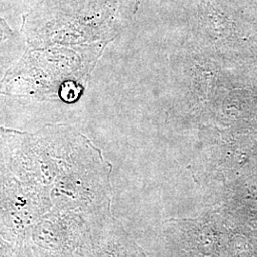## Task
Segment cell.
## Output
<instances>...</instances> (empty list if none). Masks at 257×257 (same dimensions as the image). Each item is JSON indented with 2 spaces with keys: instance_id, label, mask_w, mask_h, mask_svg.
Segmentation results:
<instances>
[{
  "instance_id": "obj_1",
  "label": "cell",
  "mask_w": 257,
  "mask_h": 257,
  "mask_svg": "<svg viewBox=\"0 0 257 257\" xmlns=\"http://www.w3.org/2000/svg\"><path fill=\"white\" fill-rule=\"evenodd\" d=\"M12 34L8 25L0 19V41L3 39H6L8 36Z\"/></svg>"
}]
</instances>
